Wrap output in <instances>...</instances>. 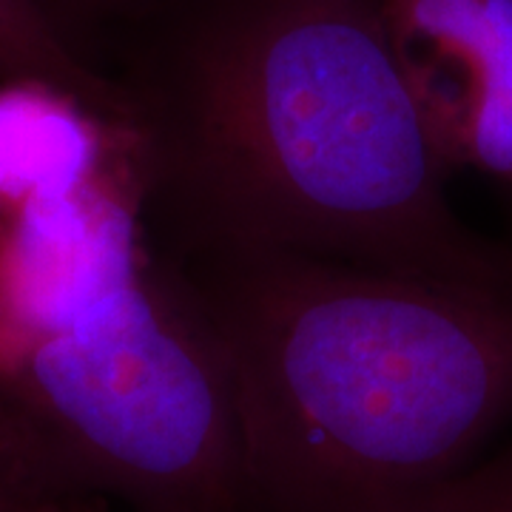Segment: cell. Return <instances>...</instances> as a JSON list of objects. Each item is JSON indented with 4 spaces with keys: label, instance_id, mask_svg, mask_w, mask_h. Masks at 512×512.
<instances>
[{
    "label": "cell",
    "instance_id": "cell-7",
    "mask_svg": "<svg viewBox=\"0 0 512 512\" xmlns=\"http://www.w3.org/2000/svg\"><path fill=\"white\" fill-rule=\"evenodd\" d=\"M0 80H43L131 123L123 83L106 77L80 52L43 0H0Z\"/></svg>",
    "mask_w": 512,
    "mask_h": 512
},
{
    "label": "cell",
    "instance_id": "cell-11",
    "mask_svg": "<svg viewBox=\"0 0 512 512\" xmlns=\"http://www.w3.org/2000/svg\"><path fill=\"white\" fill-rule=\"evenodd\" d=\"M97 507H80V510H69V512H94Z\"/></svg>",
    "mask_w": 512,
    "mask_h": 512
},
{
    "label": "cell",
    "instance_id": "cell-8",
    "mask_svg": "<svg viewBox=\"0 0 512 512\" xmlns=\"http://www.w3.org/2000/svg\"><path fill=\"white\" fill-rule=\"evenodd\" d=\"M404 512H512V444L416 498Z\"/></svg>",
    "mask_w": 512,
    "mask_h": 512
},
{
    "label": "cell",
    "instance_id": "cell-2",
    "mask_svg": "<svg viewBox=\"0 0 512 512\" xmlns=\"http://www.w3.org/2000/svg\"><path fill=\"white\" fill-rule=\"evenodd\" d=\"M228 365L248 512H404L512 421V291L168 256Z\"/></svg>",
    "mask_w": 512,
    "mask_h": 512
},
{
    "label": "cell",
    "instance_id": "cell-3",
    "mask_svg": "<svg viewBox=\"0 0 512 512\" xmlns=\"http://www.w3.org/2000/svg\"><path fill=\"white\" fill-rule=\"evenodd\" d=\"M0 433L74 504L248 512L228 365L168 256L0 362Z\"/></svg>",
    "mask_w": 512,
    "mask_h": 512
},
{
    "label": "cell",
    "instance_id": "cell-4",
    "mask_svg": "<svg viewBox=\"0 0 512 512\" xmlns=\"http://www.w3.org/2000/svg\"><path fill=\"white\" fill-rule=\"evenodd\" d=\"M151 256L143 171L0 222V362L72 322Z\"/></svg>",
    "mask_w": 512,
    "mask_h": 512
},
{
    "label": "cell",
    "instance_id": "cell-9",
    "mask_svg": "<svg viewBox=\"0 0 512 512\" xmlns=\"http://www.w3.org/2000/svg\"><path fill=\"white\" fill-rule=\"evenodd\" d=\"M77 507L89 504H74L43 487L0 433V512H69Z\"/></svg>",
    "mask_w": 512,
    "mask_h": 512
},
{
    "label": "cell",
    "instance_id": "cell-1",
    "mask_svg": "<svg viewBox=\"0 0 512 512\" xmlns=\"http://www.w3.org/2000/svg\"><path fill=\"white\" fill-rule=\"evenodd\" d=\"M171 256H311L512 291L447 200L384 0H220L123 86Z\"/></svg>",
    "mask_w": 512,
    "mask_h": 512
},
{
    "label": "cell",
    "instance_id": "cell-6",
    "mask_svg": "<svg viewBox=\"0 0 512 512\" xmlns=\"http://www.w3.org/2000/svg\"><path fill=\"white\" fill-rule=\"evenodd\" d=\"M143 171L140 137L43 80H0V222Z\"/></svg>",
    "mask_w": 512,
    "mask_h": 512
},
{
    "label": "cell",
    "instance_id": "cell-5",
    "mask_svg": "<svg viewBox=\"0 0 512 512\" xmlns=\"http://www.w3.org/2000/svg\"><path fill=\"white\" fill-rule=\"evenodd\" d=\"M447 168L512 191V0H384Z\"/></svg>",
    "mask_w": 512,
    "mask_h": 512
},
{
    "label": "cell",
    "instance_id": "cell-10",
    "mask_svg": "<svg viewBox=\"0 0 512 512\" xmlns=\"http://www.w3.org/2000/svg\"><path fill=\"white\" fill-rule=\"evenodd\" d=\"M52 15L63 23V15H106L120 9L128 0H43ZM66 26V23H63Z\"/></svg>",
    "mask_w": 512,
    "mask_h": 512
}]
</instances>
